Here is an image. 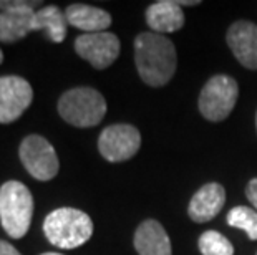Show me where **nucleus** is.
I'll return each instance as SVG.
<instances>
[{"label": "nucleus", "instance_id": "f257e3e1", "mask_svg": "<svg viewBox=\"0 0 257 255\" xmlns=\"http://www.w3.org/2000/svg\"><path fill=\"white\" fill-rule=\"evenodd\" d=\"M135 63L141 80L150 86H165L174 77L178 55L174 43L165 35L143 32L135 40Z\"/></svg>", "mask_w": 257, "mask_h": 255}, {"label": "nucleus", "instance_id": "f03ea898", "mask_svg": "<svg viewBox=\"0 0 257 255\" xmlns=\"http://www.w3.org/2000/svg\"><path fill=\"white\" fill-rule=\"evenodd\" d=\"M43 232L52 245L68 250L90 240L93 234V222L83 210L75 207H60L45 217Z\"/></svg>", "mask_w": 257, "mask_h": 255}, {"label": "nucleus", "instance_id": "7ed1b4c3", "mask_svg": "<svg viewBox=\"0 0 257 255\" xmlns=\"http://www.w3.org/2000/svg\"><path fill=\"white\" fill-rule=\"evenodd\" d=\"M34 217V196L20 181H7L0 187V224L9 237L22 238Z\"/></svg>", "mask_w": 257, "mask_h": 255}, {"label": "nucleus", "instance_id": "20e7f679", "mask_svg": "<svg viewBox=\"0 0 257 255\" xmlns=\"http://www.w3.org/2000/svg\"><path fill=\"white\" fill-rule=\"evenodd\" d=\"M58 113L72 126L91 128L105 118L106 101L98 90L80 86L62 95L58 100Z\"/></svg>", "mask_w": 257, "mask_h": 255}, {"label": "nucleus", "instance_id": "39448f33", "mask_svg": "<svg viewBox=\"0 0 257 255\" xmlns=\"http://www.w3.org/2000/svg\"><path fill=\"white\" fill-rule=\"evenodd\" d=\"M239 96L237 81L227 75H216L202 86L199 95V111L209 121H222L236 106Z\"/></svg>", "mask_w": 257, "mask_h": 255}, {"label": "nucleus", "instance_id": "423d86ee", "mask_svg": "<svg viewBox=\"0 0 257 255\" xmlns=\"http://www.w3.org/2000/svg\"><path fill=\"white\" fill-rule=\"evenodd\" d=\"M19 156L29 174L37 181H52L60 171L55 148L38 134H30L22 141Z\"/></svg>", "mask_w": 257, "mask_h": 255}, {"label": "nucleus", "instance_id": "0eeeda50", "mask_svg": "<svg viewBox=\"0 0 257 255\" xmlns=\"http://www.w3.org/2000/svg\"><path fill=\"white\" fill-rule=\"evenodd\" d=\"M141 148V134L131 124H111L98 138L100 154L110 162L131 159Z\"/></svg>", "mask_w": 257, "mask_h": 255}, {"label": "nucleus", "instance_id": "6e6552de", "mask_svg": "<svg viewBox=\"0 0 257 255\" xmlns=\"http://www.w3.org/2000/svg\"><path fill=\"white\" fill-rule=\"evenodd\" d=\"M119 50L121 43L111 32L83 34L75 40V52L96 70H105L113 65Z\"/></svg>", "mask_w": 257, "mask_h": 255}, {"label": "nucleus", "instance_id": "1a4fd4ad", "mask_svg": "<svg viewBox=\"0 0 257 255\" xmlns=\"http://www.w3.org/2000/svg\"><path fill=\"white\" fill-rule=\"evenodd\" d=\"M34 101V90L25 78L0 77V124L14 123Z\"/></svg>", "mask_w": 257, "mask_h": 255}, {"label": "nucleus", "instance_id": "9d476101", "mask_svg": "<svg viewBox=\"0 0 257 255\" xmlns=\"http://www.w3.org/2000/svg\"><path fill=\"white\" fill-rule=\"evenodd\" d=\"M227 45L242 67L257 70V25L237 20L227 30Z\"/></svg>", "mask_w": 257, "mask_h": 255}, {"label": "nucleus", "instance_id": "9b49d317", "mask_svg": "<svg viewBox=\"0 0 257 255\" xmlns=\"http://www.w3.org/2000/svg\"><path fill=\"white\" fill-rule=\"evenodd\" d=\"M42 2H29L24 7H5L0 10V42L14 43L32 32V22L35 17L34 7H40Z\"/></svg>", "mask_w": 257, "mask_h": 255}, {"label": "nucleus", "instance_id": "f8f14e48", "mask_svg": "<svg viewBox=\"0 0 257 255\" xmlns=\"http://www.w3.org/2000/svg\"><path fill=\"white\" fill-rule=\"evenodd\" d=\"M224 202H226V191L221 184H204L191 199L188 214L198 224L209 222L221 212Z\"/></svg>", "mask_w": 257, "mask_h": 255}, {"label": "nucleus", "instance_id": "ddd939ff", "mask_svg": "<svg viewBox=\"0 0 257 255\" xmlns=\"http://www.w3.org/2000/svg\"><path fill=\"white\" fill-rule=\"evenodd\" d=\"M135 248L140 255H171V240L165 227L155 219L141 222L135 232Z\"/></svg>", "mask_w": 257, "mask_h": 255}, {"label": "nucleus", "instance_id": "4468645a", "mask_svg": "<svg viewBox=\"0 0 257 255\" xmlns=\"http://www.w3.org/2000/svg\"><path fill=\"white\" fill-rule=\"evenodd\" d=\"M146 24L155 34H171L183 29L184 14L179 2L160 0L146 9Z\"/></svg>", "mask_w": 257, "mask_h": 255}, {"label": "nucleus", "instance_id": "2eb2a0df", "mask_svg": "<svg viewBox=\"0 0 257 255\" xmlns=\"http://www.w3.org/2000/svg\"><path fill=\"white\" fill-rule=\"evenodd\" d=\"M65 17L72 27L83 30L86 34L106 32L111 25V15L103 9L91 7L85 4H72L65 10Z\"/></svg>", "mask_w": 257, "mask_h": 255}, {"label": "nucleus", "instance_id": "dca6fc26", "mask_svg": "<svg viewBox=\"0 0 257 255\" xmlns=\"http://www.w3.org/2000/svg\"><path fill=\"white\" fill-rule=\"evenodd\" d=\"M67 17L57 5L42 7L35 12L32 30H43L53 43H62L67 37Z\"/></svg>", "mask_w": 257, "mask_h": 255}, {"label": "nucleus", "instance_id": "f3484780", "mask_svg": "<svg viewBox=\"0 0 257 255\" xmlns=\"http://www.w3.org/2000/svg\"><path fill=\"white\" fill-rule=\"evenodd\" d=\"M227 224L244 230L250 240H257V210L250 209L247 205H237L229 210Z\"/></svg>", "mask_w": 257, "mask_h": 255}, {"label": "nucleus", "instance_id": "a211bd4d", "mask_svg": "<svg viewBox=\"0 0 257 255\" xmlns=\"http://www.w3.org/2000/svg\"><path fill=\"white\" fill-rule=\"evenodd\" d=\"M198 245L202 255H234L232 243L217 230L202 232Z\"/></svg>", "mask_w": 257, "mask_h": 255}, {"label": "nucleus", "instance_id": "6ab92c4d", "mask_svg": "<svg viewBox=\"0 0 257 255\" xmlns=\"http://www.w3.org/2000/svg\"><path fill=\"white\" fill-rule=\"evenodd\" d=\"M245 196H247L249 202L254 205V209L257 210V177L250 179L247 187H245Z\"/></svg>", "mask_w": 257, "mask_h": 255}, {"label": "nucleus", "instance_id": "aec40b11", "mask_svg": "<svg viewBox=\"0 0 257 255\" xmlns=\"http://www.w3.org/2000/svg\"><path fill=\"white\" fill-rule=\"evenodd\" d=\"M0 255H22V253L12 245V243L0 240Z\"/></svg>", "mask_w": 257, "mask_h": 255}, {"label": "nucleus", "instance_id": "412c9836", "mask_svg": "<svg viewBox=\"0 0 257 255\" xmlns=\"http://www.w3.org/2000/svg\"><path fill=\"white\" fill-rule=\"evenodd\" d=\"M42 255H62V253H57V252H47V253H42Z\"/></svg>", "mask_w": 257, "mask_h": 255}, {"label": "nucleus", "instance_id": "4be33fe9", "mask_svg": "<svg viewBox=\"0 0 257 255\" xmlns=\"http://www.w3.org/2000/svg\"><path fill=\"white\" fill-rule=\"evenodd\" d=\"M2 62H4V53H2V50H0V65H2Z\"/></svg>", "mask_w": 257, "mask_h": 255}, {"label": "nucleus", "instance_id": "5701e85b", "mask_svg": "<svg viewBox=\"0 0 257 255\" xmlns=\"http://www.w3.org/2000/svg\"><path fill=\"white\" fill-rule=\"evenodd\" d=\"M255 128H257V113H255Z\"/></svg>", "mask_w": 257, "mask_h": 255}, {"label": "nucleus", "instance_id": "b1692460", "mask_svg": "<svg viewBox=\"0 0 257 255\" xmlns=\"http://www.w3.org/2000/svg\"><path fill=\"white\" fill-rule=\"evenodd\" d=\"M255 255H257V253H255Z\"/></svg>", "mask_w": 257, "mask_h": 255}]
</instances>
